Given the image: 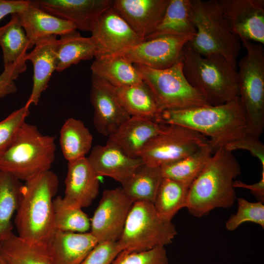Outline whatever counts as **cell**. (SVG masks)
Returning a JSON list of instances; mask_svg holds the SVG:
<instances>
[{"label":"cell","mask_w":264,"mask_h":264,"mask_svg":"<svg viewBox=\"0 0 264 264\" xmlns=\"http://www.w3.org/2000/svg\"><path fill=\"white\" fill-rule=\"evenodd\" d=\"M215 150L209 142L193 154L160 167L162 176L163 177L176 180L190 186Z\"/></svg>","instance_id":"cell-32"},{"label":"cell","mask_w":264,"mask_h":264,"mask_svg":"<svg viewBox=\"0 0 264 264\" xmlns=\"http://www.w3.org/2000/svg\"><path fill=\"white\" fill-rule=\"evenodd\" d=\"M90 100L94 109V126L104 136L109 137L131 116L120 103L114 87L93 76Z\"/></svg>","instance_id":"cell-15"},{"label":"cell","mask_w":264,"mask_h":264,"mask_svg":"<svg viewBox=\"0 0 264 264\" xmlns=\"http://www.w3.org/2000/svg\"><path fill=\"white\" fill-rule=\"evenodd\" d=\"M238 210L225 223L226 228L230 231L236 230L240 225L251 222L264 228V205L259 201L250 202L242 198H237Z\"/></svg>","instance_id":"cell-36"},{"label":"cell","mask_w":264,"mask_h":264,"mask_svg":"<svg viewBox=\"0 0 264 264\" xmlns=\"http://www.w3.org/2000/svg\"><path fill=\"white\" fill-rule=\"evenodd\" d=\"M180 60L187 80L209 105H221L239 97L238 69L224 58L203 56L188 43Z\"/></svg>","instance_id":"cell-4"},{"label":"cell","mask_w":264,"mask_h":264,"mask_svg":"<svg viewBox=\"0 0 264 264\" xmlns=\"http://www.w3.org/2000/svg\"><path fill=\"white\" fill-rule=\"evenodd\" d=\"M164 124L137 116H131L109 136L129 156L140 158L147 143L162 130Z\"/></svg>","instance_id":"cell-22"},{"label":"cell","mask_w":264,"mask_h":264,"mask_svg":"<svg viewBox=\"0 0 264 264\" xmlns=\"http://www.w3.org/2000/svg\"><path fill=\"white\" fill-rule=\"evenodd\" d=\"M209 142L208 138L191 129L164 124L161 132L145 145L140 158L147 165L161 167L193 154Z\"/></svg>","instance_id":"cell-10"},{"label":"cell","mask_w":264,"mask_h":264,"mask_svg":"<svg viewBox=\"0 0 264 264\" xmlns=\"http://www.w3.org/2000/svg\"><path fill=\"white\" fill-rule=\"evenodd\" d=\"M196 33L191 18V0H169L161 21L146 40L165 35L194 37Z\"/></svg>","instance_id":"cell-26"},{"label":"cell","mask_w":264,"mask_h":264,"mask_svg":"<svg viewBox=\"0 0 264 264\" xmlns=\"http://www.w3.org/2000/svg\"><path fill=\"white\" fill-rule=\"evenodd\" d=\"M25 70L15 64L4 65L3 71L0 75V99L17 91L15 81Z\"/></svg>","instance_id":"cell-41"},{"label":"cell","mask_w":264,"mask_h":264,"mask_svg":"<svg viewBox=\"0 0 264 264\" xmlns=\"http://www.w3.org/2000/svg\"><path fill=\"white\" fill-rule=\"evenodd\" d=\"M241 174L232 152L224 147L217 149L190 186L185 208L193 216L201 218L214 209L232 207L237 200L233 182Z\"/></svg>","instance_id":"cell-2"},{"label":"cell","mask_w":264,"mask_h":264,"mask_svg":"<svg viewBox=\"0 0 264 264\" xmlns=\"http://www.w3.org/2000/svg\"><path fill=\"white\" fill-rule=\"evenodd\" d=\"M98 243L90 232L55 230L46 246L53 264H80Z\"/></svg>","instance_id":"cell-20"},{"label":"cell","mask_w":264,"mask_h":264,"mask_svg":"<svg viewBox=\"0 0 264 264\" xmlns=\"http://www.w3.org/2000/svg\"><path fill=\"white\" fill-rule=\"evenodd\" d=\"M191 18L196 30L189 42L203 56H217L237 68L240 39L233 33L219 0H191Z\"/></svg>","instance_id":"cell-5"},{"label":"cell","mask_w":264,"mask_h":264,"mask_svg":"<svg viewBox=\"0 0 264 264\" xmlns=\"http://www.w3.org/2000/svg\"><path fill=\"white\" fill-rule=\"evenodd\" d=\"M60 37L56 47L57 71H63L81 61L95 57L96 47L91 37H83L76 30Z\"/></svg>","instance_id":"cell-27"},{"label":"cell","mask_w":264,"mask_h":264,"mask_svg":"<svg viewBox=\"0 0 264 264\" xmlns=\"http://www.w3.org/2000/svg\"><path fill=\"white\" fill-rule=\"evenodd\" d=\"M0 264H7L0 256Z\"/></svg>","instance_id":"cell-44"},{"label":"cell","mask_w":264,"mask_h":264,"mask_svg":"<svg viewBox=\"0 0 264 264\" xmlns=\"http://www.w3.org/2000/svg\"><path fill=\"white\" fill-rule=\"evenodd\" d=\"M133 202L121 187L105 190L90 220V231L98 242L119 239Z\"/></svg>","instance_id":"cell-11"},{"label":"cell","mask_w":264,"mask_h":264,"mask_svg":"<svg viewBox=\"0 0 264 264\" xmlns=\"http://www.w3.org/2000/svg\"><path fill=\"white\" fill-rule=\"evenodd\" d=\"M177 235L172 221L162 219L150 202H133L117 241L122 251L149 250L172 242Z\"/></svg>","instance_id":"cell-8"},{"label":"cell","mask_w":264,"mask_h":264,"mask_svg":"<svg viewBox=\"0 0 264 264\" xmlns=\"http://www.w3.org/2000/svg\"><path fill=\"white\" fill-rule=\"evenodd\" d=\"M169 0H115L112 8L146 40L161 21Z\"/></svg>","instance_id":"cell-17"},{"label":"cell","mask_w":264,"mask_h":264,"mask_svg":"<svg viewBox=\"0 0 264 264\" xmlns=\"http://www.w3.org/2000/svg\"><path fill=\"white\" fill-rule=\"evenodd\" d=\"M162 179L160 167L143 163L121 183V188L133 202L153 203Z\"/></svg>","instance_id":"cell-29"},{"label":"cell","mask_w":264,"mask_h":264,"mask_svg":"<svg viewBox=\"0 0 264 264\" xmlns=\"http://www.w3.org/2000/svg\"><path fill=\"white\" fill-rule=\"evenodd\" d=\"M114 88L120 103L131 116L156 121L161 112L153 93L143 81Z\"/></svg>","instance_id":"cell-28"},{"label":"cell","mask_w":264,"mask_h":264,"mask_svg":"<svg viewBox=\"0 0 264 264\" xmlns=\"http://www.w3.org/2000/svg\"><path fill=\"white\" fill-rule=\"evenodd\" d=\"M134 65L153 93L160 112L209 105L187 80L181 60L163 69Z\"/></svg>","instance_id":"cell-9"},{"label":"cell","mask_w":264,"mask_h":264,"mask_svg":"<svg viewBox=\"0 0 264 264\" xmlns=\"http://www.w3.org/2000/svg\"><path fill=\"white\" fill-rule=\"evenodd\" d=\"M189 188L182 182L163 177L153 203L157 214L172 221L179 210L185 208Z\"/></svg>","instance_id":"cell-34"},{"label":"cell","mask_w":264,"mask_h":264,"mask_svg":"<svg viewBox=\"0 0 264 264\" xmlns=\"http://www.w3.org/2000/svg\"><path fill=\"white\" fill-rule=\"evenodd\" d=\"M234 188H241L247 189L257 199L258 201L264 202V169L262 172L261 178L259 181L252 184H247L240 180H234L233 182Z\"/></svg>","instance_id":"cell-43"},{"label":"cell","mask_w":264,"mask_h":264,"mask_svg":"<svg viewBox=\"0 0 264 264\" xmlns=\"http://www.w3.org/2000/svg\"><path fill=\"white\" fill-rule=\"evenodd\" d=\"M121 251L118 242H99L80 264H110Z\"/></svg>","instance_id":"cell-39"},{"label":"cell","mask_w":264,"mask_h":264,"mask_svg":"<svg viewBox=\"0 0 264 264\" xmlns=\"http://www.w3.org/2000/svg\"><path fill=\"white\" fill-rule=\"evenodd\" d=\"M59 142L63 156L69 162L86 157L92 148L93 137L81 120L69 118L61 128Z\"/></svg>","instance_id":"cell-30"},{"label":"cell","mask_w":264,"mask_h":264,"mask_svg":"<svg viewBox=\"0 0 264 264\" xmlns=\"http://www.w3.org/2000/svg\"><path fill=\"white\" fill-rule=\"evenodd\" d=\"M241 41L246 53L238 64L239 97L249 134L260 138L264 129V48L261 44Z\"/></svg>","instance_id":"cell-7"},{"label":"cell","mask_w":264,"mask_h":264,"mask_svg":"<svg viewBox=\"0 0 264 264\" xmlns=\"http://www.w3.org/2000/svg\"><path fill=\"white\" fill-rule=\"evenodd\" d=\"M59 179L50 170L22 184L15 224L18 236L32 243L46 246L55 231L53 201Z\"/></svg>","instance_id":"cell-3"},{"label":"cell","mask_w":264,"mask_h":264,"mask_svg":"<svg viewBox=\"0 0 264 264\" xmlns=\"http://www.w3.org/2000/svg\"><path fill=\"white\" fill-rule=\"evenodd\" d=\"M44 11L73 23L76 29L91 32L98 16L112 6V0H34Z\"/></svg>","instance_id":"cell-16"},{"label":"cell","mask_w":264,"mask_h":264,"mask_svg":"<svg viewBox=\"0 0 264 264\" xmlns=\"http://www.w3.org/2000/svg\"><path fill=\"white\" fill-rule=\"evenodd\" d=\"M0 256L7 264H53L46 246L27 242L14 234L0 242Z\"/></svg>","instance_id":"cell-31"},{"label":"cell","mask_w":264,"mask_h":264,"mask_svg":"<svg viewBox=\"0 0 264 264\" xmlns=\"http://www.w3.org/2000/svg\"><path fill=\"white\" fill-rule=\"evenodd\" d=\"M91 32L96 47L95 59L116 55L145 41L112 6L98 16Z\"/></svg>","instance_id":"cell-12"},{"label":"cell","mask_w":264,"mask_h":264,"mask_svg":"<svg viewBox=\"0 0 264 264\" xmlns=\"http://www.w3.org/2000/svg\"><path fill=\"white\" fill-rule=\"evenodd\" d=\"M55 137L44 135L25 122L10 144L0 154V170L26 181L50 170L55 158Z\"/></svg>","instance_id":"cell-6"},{"label":"cell","mask_w":264,"mask_h":264,"mask_svg":"<svg viewBox=\"0 0 264 264\" xmlns=\"http://www.w3.org/2000/svg\"><path fill=\"white\" fill-rule=\"evenodd\" d=\"M57 36L43 38L26 55V61L33 66V85L31 94L25 105H38L42 93L46 89L53 72L56 69Z\"/></svg>","instance_id":"cell-21"},{"label":"cell","mask_w":264,"mask_h":264,"mask_svg":"<svg viewBox=\"0 0 264 264\" xmlns=\"http://www.w3.org/2000/svg\"><path fill=\"white\" fill-rule=\"evenodd\" d=\"M55 230L79 233L88 232L90 229V219L82 208L67 204L58 196L53 201Z\"/></svg>","instance_id":"cell-35"},{"label":"cell","mask_w":264,"mask_h":264,"mask_svg":"<svg viewBox=\"0 0 264 264\" xmlns=\"http://www.w3.org/2000/svg\"><path fill=\"white\" fill-rule=\"evenodd\" d=\"M155 122L195 131L208 138L215 150L250 135L239 97L219 105L164 110Z\"/></svg>","instance_id":"cell-1"},{"label":"cell","mask_w":264,"mask_h":264,"mask_svg":"<svg viewBox=\"0 0 264 264\" xmlns=\"http://www.w3.org/2000/svg\"><path fill=\"white\" fill-rule=\"evenodd\" d=\"M22 185L13 175L0 170V242L13 234L11 220L18 208Z\"/></svg>","instance_id":"cell-33"},{"label":"cell","mask_w":264,"mask_h":264,"mask_svg":"<svg viewBox=\"0 0 264 264\" xmlns=\"http://www.w3.org/2000/svg\"><path fill=\"white\" fill-rule=\"evenodd\" d=\"M233 33L240 39L264 44V0H219Z\"/></svg>","instance_id":"cell-14"},{"label":"cell","mask_w":264,"mask_h":264,"mask_svg":"<svg viewBox=\"0 0 264 264\" xmlns=\"http://www.w3.org/2000/svg\"><path fill=\"white\" fill-rule=\"evenodd\" d=\"M193 38L189 36H162L145 40L114 56H120L133 65L166 69L180 60L184 46Z\"/></svg>","instance_id":"cell-13"},{"label":"cell","mask_w":264,"mask_h":264,"mask_svg":"<svg viewBox=\"0 0 264 264\" xmlns=\"http://www.w3.org/2000/svg\"><path fill=\"white\" fill-rule=\"evenodd\" d=\"M90 69L91 76L104 80L114 87L132 85L143 82L134 65L118 56L95 58Z\"/></svg>","instance_id":"cell-25"},{"label":"cell","mask_w":264,"mask_h":264,"mask_svg":"<svg viewBox=\"0 0 264 264\" xmlns=\"http://www.w3.org/2000/svg\"><path fill=\"white\" fill-rule=\"evenodd\" d=\"M29 107L25 104L0 122V154L10 144L26 122V118L30 113Z\"/></svg>","instance_id":"cell-38"},{"label":"cell","mask_w":264,"mask_h":264,"mask_svg":"<svg viewBox=\"0 0 264 264\" xmlns=\"http://www.w3.org/2000/svg\"><path fill=\"white\" fill-rule=\"evenodd\" d=\"M30 2L29 0H0V21L8 15L22 11Z\"/></svg>","instance_id":"cell-42"},{"label":"cell","mask_w":264,"mask_h":264,"mask_svg":"<svg viewBox=\"0 0 264 264\" xmlns=\"http://www.w3.org/2000/svg\"><path fill=\"white\" fill-rule=\"evenodd\" d=\"M110 264H169V261L165 246H158L140 251H122Z\"/></svg>","instance_id":"cell-37"},{"label":"cell","mask_w":264,"mask_h":264,"mask_svg":"<svg viewBox=\"0 0 264 264\" xmlns=\"http://www.w3.org/2000/svg\"><path fill=\"white\" fill-rule=\"evenodd\" d=\"M224 147L229 151L237 150L248 151L260 161L264 169V145L256 136L248 135L226 144Z\"/></svg>","instance_id":"cell-40"},{"label":"cell","mask_w":264,"mask_h":264,"mask_svg":"<svg viewBox=\"0 0 264 264\" xmlns=\"http://www.w3.org/2000/svg\"><path fill=\"white\" fill-rule=\"evenodd\" d=\"M87 158L98 177L108 176L120 183L144 163L140 158L129 156L109 139L105 145L94 146Z\"/></svg>","instance_id":"cell-18"},{"label":"cell","mask_w":264,"mask_h":264,"mask_svg":"<svg viewBox=\"0 0 264 264\" xmlns=\"http://www.w3.org/2000/svg\"><path fill=\"white\" fill-rule=\"evenodd\" d=\"M34 45L28 39L18 13L11 14L10 21L0 27V46L4 65L15 64L26 69L27 51Z\"/></svg>","instance_id":"cell-24"},{"label":"cell","mask_w":264,"mask_h":264,"mask_svg":"<svg viewBox=\"0 0 264 264\" xmlns=\"http://www.w3.org/2000/svg\"><path fill=\"white\" fill-rule=\"evenodd\" d=\"M98 177L86 157L68 162L65 201L82 209L89 206L98 195Z\"/></svg>","instance_id":"cell-19"},{"label":"cell","mask_w":264,"mask_h":264,"mask_svg":"<svg viewBox=\"0 0 264 264\" xmlns=\"http://www.w3.org/2000/svg\"><path fill=\"white\" fill-rule=\"evenodd\" d=\"M18 14L25 34L34 46L43 38L53 35L60 36L77 29L73 23L44 11L31 1L26 8Z\"/></svg>","instance_id":"cell-23"}]
</instances>
